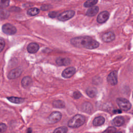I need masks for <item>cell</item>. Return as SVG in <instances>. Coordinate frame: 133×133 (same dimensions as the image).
<instances>
[{"label": "cell", "instance_id": "6da1fadb", "mask_svg": "<svg viewBox=\"0 0 133 133\" xmlns=\"http://www.w3.org/2000/svg\"><path fill=\"white\" fill-rule=\"evenodd\" d=\"M72 45L78 48H85L89 49H95L99 47V43L89 36H79L71 39Z\"/></svg>", "mask_w": 133, "mask_h": 133}, {"label": "cell", "instance_id": "7a4b0ae2", "mask_svg": "<svg viewBox=\"0 0 133 133\" xmlns=\"http://www.w3.org/2000/svg\"><path fill=\"white\" fill-rule=\"evenodd\" d=\"M85 121V118L84 116L77 114L73 117L68 123L69 127L71 128H77L83 125Z\"/></svg>", "mask_w": 133, "mask_h": 133}, {"label": "cell", "instance_id": "3957f363", "mask_svg": "<svg viewBox=\"0 0 133 133\" xmlns=\"http://www.w3.org/2000/svg\"><path fill=\"white\" fill-rule=\"evenodd\" d=\"M116 102L119 107L123 111H126L131 108V103L128 100L125 98H118L116 99Z\"/></svg>", "mask_w": 133, "mask_h": 133}, {"label": "cell", "instance_id": "277c9868", "mask_svg": "<svg viewBox=\"0 0 133 133\" xmlns=\"http://www.w3.org/2000/svg\"><path fill=\"white\" fill-rule=\"evenodd\" d=\"M74 15H75L74 11L72 10H66L62 12L61 14H59L58 16V19L60 21H65L72 18L74 16Z\"/></svg>", "mask_w": 133, "mask_h": 133}, {"label": "cell", "instance_id": "5b68a950", "mask_svg": "<svg viewBox=\"0 0 133 133\" xmlns=\"http://www.w3.org/2000/svg\"><path fill=\"white\" fill-rule=\"evenodd\" d=\"M62 117V114L60 112L55 111L51 113L48 118V122L50 124H54L59 122Z\"/></svg>", "mask_w": 133, "mask_h": 133}, {"label": "cell", "instance_id": "8992f818", "mask_svg": "<svg viewBox=\"0 0 133 133\" xmlns=\"http://www.w3.org/2000/svg\"><path fill=\"white\" fill-rule=\"evenodd\" d=\"M2 31L6 34L13 35L16 33L17 29L13 25L10 23H6L2 26Z\"/></svg>", "mask_w": 133, "mask_h": 133}, {"label": "cell", "instance_id": "52a82bcc", "mask_svg": "<svg viewBox=\"0 0 133 133\" xmlns=\"http://www.w3.org/2000/svg\"><path fill=\"white\" fill-rule=\"evenodd\" d=\"M107 81L109 84L114 86L117 83V72L116 71H112L107 77Z\"/></svg>", "mask_w": 133, "mask_h": 133}, {"label": "cell", "instance_id": "ba28073f", "mask_svg": "<svg viewBox=\"0 0 133 133\" xmlns=\"http://www.w3.org/2000/svg\"><path fill=\"white\" fill-rule=\"evenodd\" d=\"M75 72L76 69L75 68L72 66L68 67L63 71L62 76L65 78H68L72 77L75 73Z\"/></svg>", "mask_w": 133, "mask_h": 133}, {"label": "cell", "instance_id": "9c48e42d", "mask_svg": "<svg viewBox=\"0 0 133 133\" xmlns=\"http://www.w3.org/2000/svg\"><path fill=\"white\" fill-rule=\"evenodd\" d=\"M109 16L110 14L108 11H103L98 15L97 18V21L99 23H103L108 20Z\"/></svg>", "mask_w": 133, "mask_h": 133}, {"label": "cell", "instance_id": "30bf717a", "mask_svg": "<svg viewBox=\"0 0 133 133\" xmlns=\"http://www.w3.org/2000/svg\"><path fill=\"white\" fill-rule=\"evenodd\" d=\"M22 70L20 68H17L12 70L9 73L8 75V77L9 79H15L18 77L21 74Z\"/></svg>", "mask_w": 133, "mask_h": 133}, {"label": "cell", "instance_id": "8fae6325", "mask_svg": "<svg viewBox=\"0 0 133 133\" xmlns=\"http://www.w3.org/2000/svg\"><path fill=\"white\" fill-rule=\"evenodd\" d=\"M115 39V34L112 32H108L102 35V39L103 42L109 43Z\"/></svg>", "mask_w": 133, "mask_h": 133}, {"label": "cell", "instance_id": "7c38bea8", "mask_svg": "<svg viewBox=\"0 0 133 133\" xmlns=\"http://www.w3.org/2000/svg\"><path fill=\"white\" fill-rule=\"evenodd\" d=\"M56 62L58 65H68L71 63V59L68 58H58Z\"/></svg>", "mask_w": 133, "mask_h": 133}, {"label": "cell", "instance_id": "4fadbf2b", "mask_svg": "<svg viewBox=\"0 0 133 133\" xmlns=\"http://www.w3.org/2000/svg\"><path fill=\"white\" fill-rule=\"evenodd\" d=\"M39 49V46L35 43H31L27 47V50L29 52L34 54Z\"/></svg>", "mask_w": 133, "mask_h": 133}, {"label": "cell", "instance_id": "5bb4252c", "mask_svg": "<svg viewBox=\"0 0 133 133\" xmlns=\"http://www.w3.org/2000/svg\"><path fill=\"white\" fill-rule=\"evenodd\" d=\"M125 123V119L123 117L118 116L115 117L112 123L116 126H121Z\"/></svg>", "mask_w": 133, "mask_h": 133}, {"label": "cell", "instance_id": "9a60e30c", "mask_svg": "<svg viewBox=\"0 0 133 133\" xmlns=\"http://www.w3.org/2000/svg\"><path fill=\"white\" fill-rule=\"evenodd\" d=\"M99 11V7L98 6H93L89 8L86 11V15L89 17L95 16Z\"/></svg>", "mask_w": 133, "mask_h": 133}, {"label": "cell", "instance_id": "2e32d148", "mask_svg": "<svg viewBox=\"0 0 133 133\" xmlns=\"http://www.w3.org/2000/svg\"><path fill=\"white\" fill-rule=\"evenodd\" d=\"M104 122H105L104 118L103 116H100L95 118V119L93 120L92 124L95 126H98L103 124Z\"/></svg>", "mask_w": 133, "mask_h": 133}, {"label": "cell", "instance_id": "e0dca14e", "mask_svg": "<svg viewBox=\"0 0 133 133\" xmlns=\"http://www.w3.org/2000/svg\"><path fill=\"white\" fill-rule=\"evenodd\" d=\"M32 80L30 77L25 76L22 78L21 81V84L23 87L26 88L32 84Z\"/></svg>", "mask_w": 133, "mask_h": 133}, {"label": "cell", "instance_id": "ac0fdd59", "mask_svg": "<svg viewBox=\"0 0 133 133\" xmlns=\"http://www.w3.org/2000/svg\"><path fill=\"white\" fill-rule=\"evenodd\" d=\"M86 92L89 97L94 98L96 96L97 90L94 87H89L86 89Z\"/></svg>", "mask_w": 133, "mask_h": 133}, {"label": "cell", "instance_id": "d6986e66", "mask_svg": "<svg viewBox=\"0 0 133 133\" xmlns=\"http://www.w3.org/2000/svg\"><path fill=\"white\" fill-rule=\"evenodd\" d=\"M7 99L9 101H10L11 102H12V103H17V104L21 103L24 101V99L23 98H18V97H8Z\"/></svg>", "mask_w": 133, "mask_h": 133}, {"label": "cell", "instance_id": "ffe728a7", "mask_svg": "<svg viewBox=\"0 0 133 133\" xmlns=\"http://www.w3.org/2000/svg\"><path fill=\"white\" fill-rule=\"evenodd\" d=\"M52 104L55 108H59V109H62V108H64V107H65L64 102L63 101L60 100L54 101L52 103Z\"/></svg>", "mask_w": 133, "mask_h": 133}, {"label": "cell", "instance_id": "44dd1931", "mask_svg": "<svg viewBox=\"0 0 133 133\" xmlns=\"http://www.w3.org/2000/svg\"><path fill=\"white\" fill-rule=\"evenodd\" d=\"M83 109L85 112L89 113L92 110V106L91 104L89 102H85L83 105Z\"/></svg>", "mask_w": 133, "mask_h": 133}, {"label": "cell", "instance_id": "7402d4cb", "mask_svg": "<svg viewBox=\"0 0 133 133\" xmlns=\"http://www.w3.org/2000/svg\"><path fill=\"white\" fill-rule=\"evenodd\" d=\"M98 2L97 0H92L86 1L84 4V6L85 7H92Z\"/></svg>", "mask_w": 133, "mask_h": 133}, {"label": "cell", "instance_id": "603a6c76", "mask_svg": "<svg viewBox=\"0 0 133 133\" xmlns=\"http://www.w3.org/2000/svg\"><path fill=\"white\" fill-rule=\"evenodd\" d=\"M9 16V12L5 9H0V18L6 19Z\"/></svg>", "mask_w": 133, "mask_h": 133}, {"label": "cell", "instance_id": "cb8c5ba5", "mask_svg": "<svg viewBox=\"0 0 133 133\" xmlns=\"http://www.w3.org/2000/svg\"><path fill=\"white\" fill-rule=\"evenodd\" d=\"M39 10L37 8H30L28 10V14L30 16H35L38 14Z\"/></svg>", "mask_w": 133, "mask_h": 133}, {"label": "cell", "instance_id": "d4e9b609", "mask_svg": "<svg viewBox=\"0 0 133 133\" xmlns=\"http://www.w3.org/2000/svg\"><path fill=\"white\" fill-rule=\"evenodd\" d=\"M68 128L66 127L62 126L56 128L53 133H66L67 132Z\"/></svg>", "mask_w": 133, "mask_h": 133}, {"label": "cell", "instance_id": "484cf974", "mask_svg": "<svg viewBox=\"0 0 133 133\" xmlns=\"http://www.w3.org/2000/svg\"><path fill=\"white\" fill-rule=\"evenodd\" d=\"M116 129L114 127H109L102 133H115Z\"/></svg>", "mask_w": 133, "mask_h": 133}, {"label": "cell", "instance_id": "4316f807", "mask_svg": "<svg viewBox=\"0 0 133 133\" xmlns=\"http://www.w3.org/2000/svg\"><path fill=\"white\" fill-rule=\"evenodd\" d=\"M9 1H0V7L1 8H5L7 7L9 5Z\"/></svg>", "mask_w": 133, "mask_h": 133}, {"label": "cell", "instance_id": "83f0119b", "mask_svg": "<svg viewBox=\"0 0 133 133\" xmlns=\"http://www.w3.org/2000/svg\"><path fill=\"white\" fill-rule=\"evenodd\" d=\"M7 129V126L4 123H0V133H4Z\"/></svg>", "mask_w": 133, "mask_h": 133}, {"label": "cell", "instance_id": "f1b7e54d", "mask_svg": "<svg viewBox=\"0 0 133 133\" xmlns=\"http://www.w3.org/2000/svg\"><path fill=\"white\" fill-rule=\"evenodd\" d=\"M5 43L4 40L2 38L0 37V52L3 50L5 47Z\"/></svg>", "mask_w": 133, "mask_h": 133}, {"label": "cell", "instance_id": "f546056e", "mask_svg": "<svg viewBox=\"0 0 133 133\" xmlns=\"http://www.w3.org/2000/svg\"><path fill=\"white\" fill-rule=\"evenodd\" d=\"M81 96H82L81 94L79 91H78L74 92L73 95V97L75 99H78V98H79L81 97Z\"/></svg>", "mask_w": 133, "mask_h": 133}, {"label": "cell", "instance_id": "4dcf8cb0", "mask_svg": "<svg viewBox=\"0 0 133 133\" xmlns=\"http://www.w3.org/2000/svg\"><path fill=\"white\" fill-rule=\"evenodd\" d=\"M58 15V12H56V11H52V12H50L48 14V16L50 18H55Z\"/></svg>", "mask_w": 133, "mask_h": 133}, {"label": "cell", "instance_id": "1f68e13d", "mask_svg": "<svg viewBox=\"0 0 133 133\" xmlns=\"http://www.w3.org/2000/svg\"><path fill=\"white\" fill-rule=\"evenodd\" d=\"M122 112V111L119 110H114L113 111V113H121Z\"/></svg>", "mask_w": 133, "mask_h": 133}, {"label": "cell", "instance_id": "d6a6232c", "mask_svg": "<svg viewBox=\"0 0 133 133\" xmlns=\"http://www.w3.org/2000/svg\"><path fill=\"white\" fill-rule=\"evenodd\" d=\"M31 129H29V130H28V133H31Z\"/></svg>", "mask_w": 133, "mask_h": 133}, {"label": "cell", "instance_id": "836d02e7", "mask_svg": "<svg viewBox=\"0 0 133 133\" xmlns=\"http://www.w3.org/2000/svg\"><path fill=\"white\" fill-rule=\"evenodd\" d=\"M115 133H122V132H121V131H119V132H115Z\"/></svg>", "mask_w": 133, "mask_h": 133}, {"label": "cell", "instance_id": "e575fe53", "mask_svg": "<svg viewBox=\"0 0 133 133\" xmlns=\"http://www.w3.org/2000/svg\"><path fill=\"white\" fill-rule=\"evenodd\" d=\"M132 97H133V92H132Z\"/></svg>", "mask_w": 133, "mask_h": 133}, {"label": "cell", "instance_id": "d590c367", "mask_svg": "<svg viewBox=\"0 0 133 133\" xmlns=\"http://www.w3.org/2000/svg\"><path fill=\"white\" fill-rule=\"evenodd\" d=\"M12 133H15V132H12Z\"/></svg>", "mask_w": 133, "mask_h": 133}]
</instances>
